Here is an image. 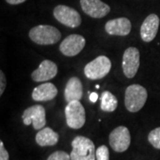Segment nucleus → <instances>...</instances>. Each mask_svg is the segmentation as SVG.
Segmentation results:
<instances>
[{
  "label": "nucleus",
  "mask_w": 160,
  "mask_h": 160,
  "mask_svg": "<svg viewBox=\"0 0 160 160\" xmlns=\"http://www.w3.org/2000/svg\"><path fill=\"white\" fill-rule=\"evenodd\" d=\"M29 38L40 46H49L60 41L62 34L60 30L50 25H38L29 30Z\"/></svg>",
  "instance_id": "nucleus-1"
},
{
  "label": "nucleus",
  "mask_w": 160,
  "mask_h": 160,
  "mask_svg": "<svg viewBox=\"0 0 160 160\" xmlns=\"http://www.w3.org/2000/svg\"><path fill=\"white\" fill-rule=\"evenodd\" d=\"M71 160H95V146L89 138L77 136L71 142Z\"/></svg>",
  "instance_id": "nucleus-2"
},
{
  "label": "nucleus",
  "mask_w": 160,
  "mask_h": 160,
  "mask_svg": "<svg viewBox=\"0 0 160 160\" xmlns=\"http://www.w3.org/2000/svg\"><path fill=\"white\" fill-rule=\"evenodd\" d=\"M148 99L147 90L143 86L133 84L129 86L125 93V105L128 111L138 112L142 109Z\"/></svg>",
  "instance_id": "nucleus-3"
},
{
  "label": "nucleus",
  "mask_w": 160,
  "mask_h": 160,
  "mask_svg": "<svg viewBox=\"0 0 160 160\" xmlns=\"http://www.w3.org/2000/svg\"><path fill=\"white\" fill-rule=\"evenodd\" d=\"M111 69V62L109 58L100 55L92 62L87 63L84 72L87 78L92 80L102 79L109 74Z\"/></svg>",
  "instance_id": "nucleus-4"
},
{
  "label": "nucleus",
  "mask_w": 160,
  "mask_h": 160,
  "mask_svg": "<svg viewBox=\"0 0 160 160\" xmlns=\"http://www.w3.org/2000/svg\"><path fill=\"white\" fill-rule=\"evenodd\" d=\"M66 123L72 129H80L86 123V110L79 101L68 103L65 108Z\"/></svg>",
  "instance_id": "nucleus-5"
},
{
  "label": "nucleus",
  "mask_w": 160,
  "mask_h": 160,
  "mask_svg": "<svg viewBox=\"0 0 160 160\" xmlns=\"http://www.w3.org/2000/svg\"><path fill=\"white\" fill-rule=\"evenodd\" d=\"M109 145L116 152H125L131 143V135L128 128L120 126L109 133Z\"/></svg>",
  "instance_id": "nucleus-6"
},
{
  "label": "nucleus",
  "mask_w": 160,
  "mask_h": 160,
  "mask_svg": "<svg viewBox=\"0 0 160 160\" xmlns=\"http://www.w3.org/2000/svg\"><path fill=\"white\" fill-rule=\"evenodd\" d=\"M23 124L25 126L33 125L36 130L43 129L46 124V109L42 105H34L24 110L22 115Z\"/></svg>",
  "instance_id": "nucleus-7"
},
{
  "label": "nucleus",
  "mask_w": 160,
  "mask_h": 160,
  "mask_svg": "<svg viewBox=\"0 0 160 160\" xmlns=\"http://www.w3.org/2000/svg\"><path fill=\"white\" fill-rule=\"evenodd\" d=\"M53 16L59 22L69 28H77L81 24L79 12L67 6L60 5L53 10Z\"/></svg>",
  "instance_id": "nucleus-8"
},
{
  "label": "nucleus",
  "mask_w": 160,
  "mask_h": 160,
  "mask_svg": "<svg viewBox=\"0 0 160 160\" xmlns=\"http://www.w3.org/2000/svg\"><path fill=\"white\" fill-rule=\"evenodd\" d=\"M140 67V52L136 47H128L123 54L122 69L127 78H132Z\"/></svg>",
  "instance_id": "nucleus-9"
},
{
  "label": "nucleus",
  "mask_w": 160,
  "mask_h": 160,
  "mask_svg": "<svg viewBox=\"0 0 160 160\" xmlns=\"http://www.w3.org/2000/svg\"><path fill=\"white\" fill-rule=\"evenodd\" d=\"M86 46V39L84 37L78 34L68 36L60 45V51L65 56H76L84 49Z\"/></svg>",
  "instance_id": "nucleus-10"
},
{
  "label": "nucleus",
  "mask_w": 160,
  "mask_h": 160,
  "mask_svg": "<svg viewBox=\"0 0 160 160\" xmlns=\"http://www.w3.org/2000/svg\"><path fill=\"white\" fill-rule=\"evenodd\" d=\"M80 6L86 14L96 19L106 16L110 12V7L101 0H80Z\"/></svg>",
  "instance_id": "nucleus-11"
},
{
  "label": "nucleus",
  "mask_w": 160,
  "mask_h": 160,
  "mask_svg": "<svg viewBox=\"0 0 160 160\" xmlns=\"http://www.w3.org/2000/svg\"><path fill=\"white\" fill-rule=\"evenodd\" d=\"M58 73L57 65L50 60H45L40 63L38 68L31 74L35 82H45L52 79Z\"/></svg>",
  "instance_id": "nucleus-12"
},
{
  "label": "nucleus",
  "mask_w": 160,
  "mask_h": 160,
  "mask_svg": "<svg viewBox=\"0 0 160 160\" xmlns=\"http://www.w3.org/2000/svg\"><path fill=\"white\" fill-rule=\"evenodd\" d=\"M159 17L151 13L143 21L141 27V38L144 42H151L156 38L159 28Z\"/></svg>",
  "instance_id": "nucleus-13"
},
{
  "label": "nucleus",
  "mask_w": 160,
  "mask_h": 160,
  "mask_svg": "<svg viewBox=\"0 0 160 160\" xmlns=\"http://www.w3.org/2000/svg\"><path fill=\"white\" fill-rule=\"evenodd\" d=\"M132 24L129 19L125 17L109 20L105 24V30L109 35L125 37L131 32Z\"/></svg>",
  "instance_id": "nucleus-14"
},
{
  "label": "nucleus",
  "mask_w": 160,
  "mask_h": 160,
  "mask_svg": "<svg viewBox=\"0 0 160 160\" xmlns=\"http://www.w3.org/2000/svg\"><path fill=\"white\" fill-rule=\"evenodd\" d=\"M64 97L66 102L69 103L74 101H80L83 97V86L81 80L77 77H72L67 82Z\"/></svg>",
  "instance_id": "nucleus-15"
},
{
  "label": "nucleus",
  "mask_w": 160,
  "mask_h": 160,
  "mask_svg": "<svg viewBox=\"0 0 160 160\" xmlns=\"http://www.w3.org/2000/svg\"><path fill=\"white\" fill-rule=\"evenodd\" d=\"M58 89L52 83H44L35 87L32 92V99L36 102H47L56 97Z\"/></svg>",
  "instance_id": "nucleus-16"
},
{
  "label": "nucleus",
  "mask_w": 160,
  "mask_h": 160,
  "mask_svg": "<svg viewBox=\"0 0 160 160\" xmlns=\"http://www.w3.org/2000/svg\"><path fill=\"white\" fill-rule=\"evenodd\" d=\"M59 141V134L50 127H45L39 130L36 135V142L41 147L54 146Z\"/></svg>",
  "instance_id": "nucleus-17"
},
{
  "label": "nucleus",
  "mask_w": 160,
  "mask_h": 160,
  "mask_svg": "<svg viewBox=\"0 0 160 160\" xmlns=\"http://www.w3.org/2000/svg\"><path fill=\"white\" fill-rule=\"evenodd\" d=\"M118 99L110 92L104 91L101 96V109L106 112H113L118 108Z\"/></svg>",
  "instance_id": "nucleus-18"
},
{
  "label": "nucleus",
  "mask_w": 160,
  "mask_h": 160,
  "mask_svg": "<svg viewBox=\"0 0 160 160\" xmlns=\"http://www.w3.org/2000/svg\"><path fill=\"white\" fill-rule=\"evenodd\" d=\"M149 142L154 147L155 149H160V127L155 128L150 132L148 135Z\"/></svg>",
  "instance_id": "nucleus-19"
},
{
  "label": "nucleus",
  "mask_w": 160,
  "mask_h": 160,
  "mask_svg": "<svg viewBox=\"0 0 160 160\" xmlns=\"http://www.w3.org/2000/svg\"><path fill=\"white\" fill-rule=\"evenodd\" d=\"M96 160H109V151L107 146L102 145L96 149Z\"/></svg>",
  "instance_id": "nucleus-20"
},
{
  "label": "nucleus",
  "mask_w": 160,
  "mask_h": 160,
  "mask_svg": "<svg viewBox=\"0 0 160 160\" xmlns=\"http://www.w3.org/2000/svg\"><path fill=\"white\" fill-rule=\"evenodd\" d=\"M47 160H71L70 155H69L67 152L62 151V150H58L53 153H52Z\"/></svg>",
  "instance_id": "nucleus-21"
},
{
  "label": "nucleus",
  "mask_w": 160,
  "mask_h": 160,
  "mask_svg": "<svg viewBox=\"0 0 160 160\" xmlns=\"http://www.w3.org/2000/svg\"><path fill=\"white\" fill-rule=\"evenodd\" d=\"M0 160H9V153L4 146V143L0 142Z\"/></svg>",
  "instance_id": "nucleus-22"
},
{
  "label": "nucleus",
  "mask_w": 160,
  "mask_h": 160,
  "mask_svg": "<svg viewBox=\"0 0 160 160\" xmlns=\"http://www.w3.org/2000/svg\"><path fill=\"white\" fill-rule=\"evenodd\" d=\"M6 78L4 72L1 70L0 71V95L4 93V91L6 89Z\"/></svg>",
  "instance_id": "nucleus-23"
},
{
  "label": "nucleus",
  "mask_w": 160,
  "mask_h": 160,
  "mask_svg": "<svg viewBox=\"0 0 160 160\" xmlns=\"http://www.w3.org/2000/svg\"><path fill=\"white\" fill-rule=\"evenodd\" d=\"M6 1L10 5H20L24 3L26 0H6Z\"/></svg>",
  "instance_id": "nucleus-24"
},
{
  "label": "nucleus",
  "mask_w": 160,
  "mask_h": 160,
  "mask_svg": "<svg viewBox=\"0 0 160 160\" xmlns=\"http://www.w3.org/2000/svg\"><path fill=\"white\" fill-rule=\"evenodd\" d=\"M89 98H90V101H91L92 102H95L98 100V94L96 92H91Z\"/></svg>",
  "instance_id": "nucleus-25"
}]
</instances>
